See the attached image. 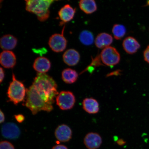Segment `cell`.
<instances>
[{
    "mask_svg": "<svg viewBox=\"0 0 149 149\" xmlns=\"http://www.w3.org/2000/svg\"><path fill=\"white\" fill-rule=\"evenodd\" d=\"M58 94L57 84L53 78L46 73H37L32 85L26 89L25 106L33 115L41 111L50 112Z\"/></svg>",
    "mask_w": 149,
    "mask_h": 149,
    "instance_id": "6da1fadb",
    "label": "cell"
},
{
    "mask_svg": "<svg viewBox=\"0 0 149 149\" xmlns=\"http://www.w3.org/2000/svg\"><path fill=\"white\" fill-rule=\"evenodd\" d=\"M25 1L26 10L36 15L39 20L43 22L49 17V8L55 1L52 0H28Z\"/></svg>",
    "mask_w": 149,
    "mask_h": 149,
    "instance_id": "7a4b0ae2",
    "label": "cell"
},
{
    "mask_svg": "<svg viewBox=\"0 0 149 149\" xmlns=\"http://www.w3.org/2000/svg\"><path fill=\"white\" fill-rule=\"evenodd\" d=\"M12 81L9 84L7 91V96L9 101L15 105L22 102L26 95V89L23 83L16 79L15 76L13 74Z\"/></svg>",
    "mask_w": 149,
    "mask_h": 149,
    "instance_id": "3957f363",
    "label": "cell"
},
{
    "mask_svg": "<svg viewBox=\"0 0 149 149\" xmlns=\"http://www.w3.org/2000/svg\"><path fill=\"white\" fill-rule=\"evenodd\" d=\"M99 56L102 65L110 67L118 64L120 59V56L118 51L116 48L111 46L104 48Z\"/></svg>",
    "mask_w": 149,
    "mask_h": 149,
    "instance_id": "277c9868",
    "label": "cell"
},
{
    "mask_svg": "<svg viewBox=\"0 0 149 149\" xmlns=\"http://www.w3.org/2000/svg\"><path fill=\"white\" fill-rule=\"evenodd\" d=\"M56 102L61 109L68 110L74 107L76 102L75 97L70 91H61L56 97Z\"/></svg>",
    "mask_w": 149,
    "mask_h": 149,
    "instance_id": "5b68a950",
    "label": "cell"
},
{
    "mask_svg": "<svg viewBox=\"0 0 149 149\" xmlns=\"http://www.w3.org/2000/svg\"><path fill=\"white\" fill-rule=\"evenodd\" d=\"M65 26L63 28L61 34L55 33L50 37L48 45L51 49L56 53L64 51L66 47L67 41L64 35Z\"/></svg>",
    "mask_w": 149,
    "mask_h": 149,
    "instance_id": "8992f818",
    "label": "cell"
},
{
    "mask_svg": "<svg viewBox=\"0 0 149 149\" xmlns=\"http://www.w3.org/2000/svg\"><path fill=\"white\" fill-rule=\"evenodd\" d=\"M2 135L5 138L15 139L20 134V130L17 125L13 123H7L3 124L1 128Z\"/></svg>",
    "mask_w": 149,
    "mask_h": 149,
    "instance_id": "52a82bcc",
    "label": "cell"
},
{
    "mask_svg": "<svg viewBox=\"0 0 149 149\" xmlns=\"http://www.w3.org/2000/svg\"><path fill=\"white\" fill-rule=\"evenodd\" d=\"M84 143L86 148L89 149H96L101 146L102 139L98 134L91 132L85 136Z\"/></svg>",
    "mask_w": 149,
    "mask_h": 149,
    "instance_id": "ba28073f",
    "label": "cell"
},
{
    "mask_svg": "<svg viewBox=\"0 0 149 149\" xmlns=\"http://www.w3.org/2000/svg\"><path fill=\"white\" fill-rule=\"evenodd\" d=\"M15 55L12 51H3L0 55V63L2 66L6 68H12L16 65Z\"/></svg>",
    "mask_w": 149,
    "mask_h": 149,
    "instance_id": "9c48e42d",
    "label": "cell"
},
{
    "mask_svg": "<svg viewBox=\"0 0 149 149\" xmlns=\"http://www.w3.org/2000/svg\"><path fill=\"white\" fill-rule=\"evenodd\" d=\"M55 135L56 138L62 142H66L72 139V132L68 126L62 124L59 126L56 129Z\"/></svg>",
    "mask_w": 149,
    "mask_h": 149,
    "instance_id": "30bf717a",
    "label": "cell"
},
{
    "mask_svg": "<svg viewBox=\"0 0 149 149\" xmlns=\"http://www.w3.org/2000/svg\"><path fill=\"white\" fill-rule=\"evenodd\" d=\"M76 12V9L74 8L70 4H66L59 11L58 14L61 21V24L68 23L73 19Z\"/></svg>",
    "mask_w": 149,
    "mask_h": 149,
    "instance_id": "8fae6325",
    "label": "cell"
},
{
    "mask_svg": "<svg viewBox=\"0 0 149 149\" xmlns=\"http://www.w3.org/2000/svg\"><path fill=\"white\" fill-rule=\"evenodd\" d=\"M51 63L50 61L44 57H40L35 59L33 68L38 73H46L51 69Z\"/></svg>",
    "mask_w": 149,
    "mask_h": 149,
    "instance_id": "7c38bea8",
    "label": "cell"
},
{
    "mask_svg": "<svg viewBox=\"0 0 149 149\" xmlns=\"http://www.w3.org/2000/svg\"><path fill=\"white\" fill-rule=\"evenodd\" d=\"M63 58L64 62L70 66H75L79 62L80 55L75 49H70L67 50L63 54Z\"/></svg>",
    "mask_w": 149,
    "mask_h": 149,
    "instance_id": "4fadbf2b",
    "label": "cell"
},
{
    "mask_svg": "<svg viewBox=\"0 0 149 149\" xmlns=\"http://www.w3.org/2000/svg\"><path fill=\"white\" fill-rule=\"evenodd\" d=\"M123 46L125 51L130 54L135 53L141 47L137 41L131 36L127 37L124 39Z\"/></svg>",
    "mask_w": 149,
    "mask_h": 149,
    "instance_id": "5bb4252c",
    "label": "cell"
},
{
    "mask_svg": "<svg viewBox=\"0 0 149 149\" xmlns=\"http://www.w3.org/2000/svg\"><path fill=\"white\" fill-rule=\"evenodd\" d=\"M113 38L111 35L105 33L99 34L95 40V45L100 49H104L112 43Z\"/></svg>",
    "mask_w": 149,
    "mask_h": 149,
    "instance_id": "9a60e30c",
    "label": "cell"
},
{
    "mask_svg": "<svg viewBox=\"0 0 149 149\" xmlns=\"http://www.w3.org/2000/svg\"><path fill=\"white\" fill-rule=\"evenodd\" d=\"M17 43V39L12 35H3L0 40V44L2 49L9 51L15 48Z\"/></svg>",
    "mask_w": 149,
    "mask_h": 149,
    "instance_id": "2e32d148",
    "label": "cell"
},
{
    "mask_svg": "<svg viewBox=\"0 0 149 149\" xmlns=\"http://www.w3.org/2000/svg\"><path fill=\"white\" fill-rule=\"evenodd\" d=\"M83 109L90 114H96L100 110L99 104L97 100L93 98H87L83 102Z\"/></svg>",
    "mask_w": 149,
    "mask_h": 149,
    "instance_id": "e0dca14e",
    "label": "cell"
},
{
    "mask_svg": "<svg viewBox=\"0 0 149 149\" xmlns=\"http://www.w3.org/2000/svg\"><path fill=\"white\" fill-rule=\"evenodd\" d=\"M79 5L81 10L87 14H92L97 10V6L94 0H81Z\"/></svg>",
    "mask_w": 149,
    "mask_h": 149,
    "instance_id": "ac0fdd59",
    "label": "cell"
},
{
    "mask_svg": "<svg viewBox=\"0 0 149 149\" xmlns=\"http://www.w3.org/2000/svg\"><path fill=\"white\" fill-rule=\"evenodd\" d=\"M63 81L68 84H72L77 81L79 74L75 70L70 68L65 69L61 73Z\"/></svg>",
    "mask_w": 149,
    "mask_h": 149,
    "instance_id": "d6986e66",
    "label": "cell"
},
{
    "mask_svg": "<svg viewBox=\"0 0 149 149\" xmlns=\"http://www.w3.org/2000/svg\"><path fill=\"white\" fill-rule=\"evenodd\" d=\"M79 39L82 43L88 46L92 44L94 42V36L92 33L88 31H84L80 33Z\"/></svg>",
    "mask_w": 149,
    "mask_h": 149,
    "instance_id": "ffe728a7",
    "label": "cell"
},
{
    "mask_svg": "<svg viewBox=\"0 0 149 149\" xmlns=\"http://www.w3.org/2000/svg\"><path fill=\"white\" fill-rule=\"evenodd\" d=\"M126 31V28L124 25L116 24L113 26L112 33L116 40H121L125 35Z\"/></svg>",
    "mask_w": 149,
    "mask_h": 149,
    "instance_id": "44dd1931",
    "label": "cell"
},
{
    "mask_svg": "<svg viewBox=\"0 0 149 149\" xmlns=\"http://www.w3.org/2000/svg\"><path fill=\"white\" fill-rule=\"evenodd\" d=\"M0 149H15L12 143L7 141H1L0 143Z\"/></svg>",
    "mask_w": 149,
    "mask_h": 149,
    "instance_id": "7402d4cb",
    "label": "cell"
},
{
    "mask_svg": "<svg viewBox=\"0 0 149 149\" xmlns=\"http://www.w3.org/2000/svg\"><path fill=\"white\" fill-rule=\"evenodd\" d=\"M144 57L145 61L149 63V45L144 51Z\"/></svg>",
    "mask_w": 149,
    "mask_h": 149,
    "instance_id": "603a6c76",
    "label": "cell"
},
{
    "mask_svg": "<svg viewBox=\"0 0 149 149\" xmlns=\"http://www.w3.org/2000/svg\"><path fill=\"white\" fill-rule=\"evenodd\" d=\"M15 118L19 123H22L25 120V117L22 114H18L15 115Z\"/></svg>",
    "mask_w": 149,
    "mask_h": 149,
    "instance_id": "cb8c5ba5",
    "label": "cell"
},
{
    "mask_svg": "<svg viewBox=\"0 0 149 149\" xmlns=\"http://www.w3.org/2000/svg\"><path fill=\"white\" fill-rule=\"evenodd\" d=\"M1 72H0V74H1V76H0V82L1 83L4 79L5 78V71L3 69L1 68Z\"/></svg>",
    "mask_w": 149,
    "mask_h": 149,
    "instance_id": "d4e9b609",
    "label": "cell"
},
{
    "mask_svg": "<svg viewBox=\"0 0 149 149\" xmlns=\"http://www.w3.org/2000/svg\"><path fill=\"white\" fill-rule=\"evenodd\" d=\"M52 149H68V148L64 145H57L54 146Z\"/></svg>",
    "mask_w": 149,
    "mask_h": 149,
    "instance_id": "484cf974",
    "label": "cell"
},
{
    "mask_svg": "<svg viewBox=\"0 0 149 149\" xmlns=\"http://www.w3.org/2000/svg\"><path fill=\"white\" fill-rule=\"evenodd\" d=\"M1 112H0V114H1V120H0V122L1 123L4 122L5 120V116L4 113H3V112L1 111Z\"/></svg>",
    "mask_w": 149,
    "mask_h": 149,
    "instance_id": "4316f807",
    "label": "cell"
},
{
    "mask_svg": "<svg viewBox=\"0 0 149 149\" xmlns=\"http://www.w3.org/2000/svg\"><path fill=\"white\" fill-rule=\"evenodd\" d=\"M117 144L119 145H124L125 143V141L122 139H120L118 140V141L117 142Z\"/></svg>",
    "mask_w": 149,
    "mask_h": 149,
    "instance_id": "83f0119b",
    "label": "cell"
},
{
    "mask_svg": "<svg viewBox=\"0 0 149 149\" xmlns=\"http://www.w3.org/2000/svg\"><path fill=\"white\" fill-rule=\"evenodd\" d=\"M147 5L149 6V1H148L147 2Z\"/></svg>",
    "mask_w": 149,
    "mask_h": 149,
    "instance_id": "f1b7e54d",
    "label": "cell"
}]
</instances>
